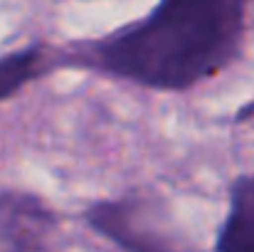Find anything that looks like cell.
I'll list each match as a JSON object with an SVG mask.
<instances>
[{"instance_id": "1", "label": "cell", "mask_w": 254, "mask_h": 252, "mask_svg": "<svg viewBox=\"0 0 254 252\" xmlns=\"http://www.w3.org/2000/svg\"><path fill=\"white\" fill-rule=\"evenodd\" d=\"M252 0H163L148 20L101 50L111 72L156 89H183L237 52Z\"/></svg>"}, {"instance_id": "2", "label": "cell", "mask_w": 254, "mask_h": 252, "mask_svg": "<svg viewBox=\"0 0 254 252\" xmlns=\"http://www.w3.org/2000/svg\"><path fill=\"white\" fill-rule=\"evenodd\" d=\"M220 245L225 250L254 252V175L242 180L232 195V208Z\"/></svg>"}]
</instances>
